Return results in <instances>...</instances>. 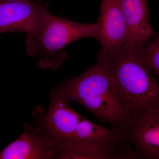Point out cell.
<instances>
[{"mask_svg":"<svg viewBox=\"0 0 159 159\" xmlns=\"http://www.w3.org/2000/svg\"><path fill=\"white\" fill-rule=\"evenodd\" d=\"M123 133L141 159H159V106L133 118Z\"/></svg>","mask_w":159,"mask_h":159,"instance_id":"8992f818","label":"cell"},{"mask_svg":"<svg viewBox=\"0 0 159 159\" xmlns=\"http://www.w3.org/2000/svg\"><path fill=\"white\" fill-rule=\"evenodd\" d=\"M24 127V133L0 151V159H57V145L41 129L26 122Z\"/></svg>","mask_w":159,"mask_h":159,"instance_id":"5b68a950","label":"cell"},{"mask_svg":"<svg viewBox=\"0 0 159 159\" xmlns=\"http://www.w3.org/2000/svg\"><path fill=\"white\" fill-rule=\"evenodd\" d=\"M48 8V3L41 0H0V34L8 32L37 34L52 15Z\"/></svg>","mask_w":159,"mask_h":159,"instance_id":"277c9868","label":"cell"},{"mask_svg":"<svg viewBox=\"0 0 159 159\" xmlns=\"http://www.w3.org/2000/svg\"><path fill=\"white\" fill-rule=\"evenodd\" d=\"M55 88L70 101L84 106L98 121L122 131L130 125L133 119L119 100L110 74L99 53L96 63L90 69Z\"/></svg>","mask_w":159,"mask_h":159,"instance_id":"7a4b0ae2","label":"cell"},{"mask_svg":"<svg viewBox=\"0 0 159 159\" xmlns=\"http://www.w3.org/2000/svg\"><path fill=\"white\" fill-rule=\"evenodd\" d=\"M97 40L107 52L118 51L125 44L128 30L119 0H101L100 12L96 23Z\"/></svg>","mask_w":159,"mask_h":159,"instance_id":"52a82bcc","label":"cell"},{"mask_svg":"<svg viewBox=\"0 0 159 159\" xmlns=\"http://www.w3.org/2000/svg\"><path fill=\"white\" fill-rule=\"evenodd\" d=\"M98 34L96 23L77 22L52 14L37 34L27 35L26 52L29 57L37 60V66L39 68L56 70L67 57L66 47L84 38L97 40Z\"/></svg>","mask_w":159,"mask_h":159,"instance_id":"3957f363","label":"cell"},{"mask_svg":"<svg viewBox=\"0 0 159 159\" xmlns=\"http://www.w3.org/2000/svg\"><path fill=\"white\" fill-rule=\"evenodd\" d=\"M154 35L143 46L142 54L148 68L159 75V34Z\"/></svg>","mask_w":159,"mask_h":159,"instance_id":"9c48e42d","label":"cell"},{"mask_svg":"<svg viewBox=\"0 0 159 159\" xmlns=\"http://www.w3.org/2000/svg\"><path fill=\"white\" fill-rule=\"evenodd\" d=\"M128 30L124 46L141 48L155 34L149 20L147 0H119Z\"/></svg>","mask_w":159,"mask_h":159,"instance_id":"ba28073f","label":"cell"},{"mask_svg":"<svg viewBox=\"0 0 159 159\" xmlns=\"http://www.w3.org/2000/svg\"><path fill=\"white\" fill-rule=\"evenodd\" d=\"M142 48L123 46L118 51L101 49L118 98L132 119L159 106V83L145 63Z\"/></svg>","mask_w":159,"mask_h":159,"instance_id":"6da1fadb","label":"cell"},{"mask_svg":"<svg viewBox=\"0 0 159 159\" xmlns=\"http://www.w3.org/2000/svg\"><path fill=\"white\" fill-rule=\"evenodd\" d=\"M2 1H9V2H16V1H27V0H2Z\"/></svg>","mask_w":159,"mask_h":159,"instance_id":"30bf717a","label":"cell"}]
</instances>
